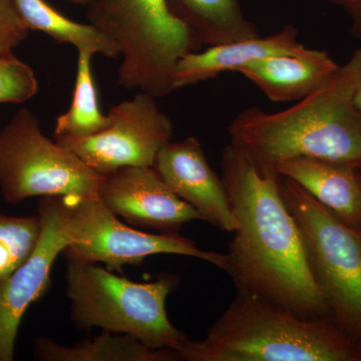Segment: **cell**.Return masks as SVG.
I'll return each instance as SVG.
<instances>
[{
  "mask_svg": "<svg viewBox=\"0 0 361 361\" xmlns=\"http://www.w3.org/2000/svg\"><path fill=\"white\" fill-rule=\"evenodd\" d=\"M222 180L237 221L226 273L237 289L303 317L332 316L311 272L302 236L280 191V175L262 172L233 146L222 154Z\"/></svg>",
  "mask_w": 361,
  "mask_h": 361,
  "instance_id": "6da1fadb",
  "label": "cell"
},
{
  "mask_svg": "<svg viewBox=\"0 0 361 361\" xmlns=\"http://www.w3.org/2000/svg\"><path fill=\"white\" fill-rule=\"evenodd\" d=\"M353 90L355 70L348 59L326 85L286 110L242 111L228 128L230 144L262 172L277 174L280 164L299 158L361 169V111Z\"/></svg>",
  "mask_w": 361,
  "mask_h": 361,
  "instance_id": "7a4b0ae2",
  "label": "cell"
},
{
  "mask_svg": "<svg viewBox=\"0 0 361 361\" xmlns=\"http://www.w3.org/2000/svg\"><path fill=\"white\" fill-rule=\"evenodd\" d=\"M186 361H361V348L332 316L303 317L257 294L236 296L205 338H187Z\"/></svg>",
  "mask_w": 361,
  "mask_h": 361,
  "instance_id": "3957f363",
  "label": "cell"
},
{
  "mask_svg": "<svg viewBox=\"0 0 361 361\" xmlns=\"http://www.w3.org/2000/svg\"><path fill=\"white\" fill-rule=\"evenodd\" d=\"M87 6L90 25L118 45V84L125 89L169 96L178 61L203 47L167 0H94Z\"/></svg>",
  "mask_w": 361,
  "mask_h": 361,
  "instance_id": "277c9868",
  "label": "cell"
},
{
  "mask_svg": "<svg viewBox=\"0 0 361 361\" xmlns=\"http://www.w3.org/2000/svg\"><path fill=\"white\" fill-rule=\"evenodd\" d=\"M66 296L80 329L128 334L154 349L179 350L186 334L169 319L166 301L177 286L172 275L139 283L94 263L68 259Z\"/></svg>",
  "mask_w": 361,
  "mask_h": 361,
  "instance_id": "5b68a950",
  "label": "cell"
},
{
  "mask_svg": "<svg viewBox=\"0 0 361 361\" xmlns=\"http://www.w3.org/2000/svg\"><path fill=\"white\" fill-rule=\"evenodd\" d=\"M280 191L302 236L311 272L337 325L361 343V235L300 185L280 176Z\"/></svg>",
  "mask_w": 361,
  "mask_h": 361,
  "instance_id": "8992f818",
  "label": "cell"
},
{
  "mask_svg": "<svg viewBox=\"0 0 361 361\" xmlns=\"http://www.w3.org/2000/svg\"><path fill=\"white\" fill-rule=\"evenodd\" d=\"M104 177L45 137L39 118L27 108L0 130V190L8 203L32 197H96Z\"/></svg>",
  "mask_w": 361,
  "mask_h": 361,
  "instance_id": "52a82bcc",
  "label": "cell"
},
{
  "mask_svg": "<svg viewBox=\"0 0 361 361\" xmlns=\"http://www.w3.org/2000/svg\"><path fill=\"white\" fill-rule=\"evenodd\" d=\"M66 227L70 245L68 259L104 263L114 270L137 266L158 254H175L201 259L226 271V254L198 248L191 240L177 234H153L123 224L99 197L66 198Z\"/></svg>",
  "mask_w": 361,
  "mask_h": 361,
  "instance_id": "ba28073f",
  "label": "cell"
},
{
  "mask_svg": "<svg viewBox=\"0 0 361 361\" xmlns=\"http://www.w3.org/2000/svg\"><path fill=\"white\" fill-rule=\"evenodd\" d=\"M157 99L139 92L111 106V125L104 132L56 141L103 176L123 168H153L159 152L173 137L172 121L159 108Z\"/></svg>",
  "mask_w": 361,
  "mask_h": 361,
  "instance_id": "9c48e42d",
  "label": "cell"
},
{
  "mask_svg": "<svg viewBox=\"0 0 361 361\" xmlns=\"http://www.w3.org/2000/svg\"><path fill=\"white\" fill-rule=\"evenodd\" d=\"M65 197H42L39 216L42 234L25 262L0 280V361H13L23 315L47 290L52 266L70 245L66 227Z\"/></svg>",
  "mask_w": 361,
  "mask_h": 361,
  "instance_id": "30bf717a",
  "label": "cell"
},
{
  "mask_svg": "<svg viewBox=\"0 0 361 361\" xmlns=\"http://www.w3.org/2000/svg\"><path fill=\"white\" fill-rule=\"evenodd\" d=\"M97 197L130 224L165 234H177L187 223L204 221L152 167L123 168L104 176Z\"/></svg>",
  "mask_w": 361,
  "mask_h": 361,
  "instance_id": "8fae6325",
  "label": "cell"
},
{
  "mask_svg": "<svg viewBox=\"0 0 361 361\" xmlns=\"http://www.w3.org/2000/svg\"><path fill=\"white\" fill-rule=\"evenodd\" d=\"M153 169L177 196L200 213L205 222L226 232L235 231L237 221L224 182L209 165L196 137L169 142L157 155Z\"/></svg>",
  "mask_w": 361,
  "mask_h": 361,
  "instance_id": "7c38bea8",
  "label": "cell"
},
{
  "mask_svg": "<svg viewBox=\"0 0 361 361\" xmlns=\"http://www.w3.org/2000/svg\"><path fill=\"white\" fill-rule=\"evenodd\" d=\"M339 68L329 52L305 47L293 54L256 59L236 73L250 80L273 103H292L326 85Z\"/></svg>",
  "mask_w": 361,
  "mask_h": 361,
  "instance_id": "4fadbf2b",
  "label": "cell"
},
{
  "mask_svg": "<svg viewBox=\"0 0 361 361\" xmlns=\"http://www.w3.org/2000/svg\"><path fill=\"white\" fill-rule=\"evenodd\" d=\"M295 26L288 25L268 37H251L211 45L205 51H192L176 65L173 87L177 90L219 77L223 73H236L242 66L256 59L275 54H293L303 51Z\"/></svg>",
  "mask_w": 361,
  "mask_h": 361,
  "instance_id": "5bb4252c",
  "label": "cell"
},
{
  "mask_svg": "<svg viewBox=\"0 0 361 361\" xmlns=\"http://www.w3.org/2000/svg\"><path fill=\"white\" fill-rule=\"evenodd\" d=\"M276 172L300 185L337 219L361 235V169L299 158L280 164Z\"/></svg>",
  "mask_w": 361,
  "mask_h": 361,
  "instance_id": "9a60e30c",
  "label": "cell"
},
{
  "mask_svg": "<svg viewBox=\"0 0 361 361\" xmlns=\"http://www.w3.org/2000/svg\"><path fill=\"white\" fill-rule=\"evenodd\" d=\"M169 9L202 45L227 44L259 37L241 0H167Z\"/></svg>",
  "mask_w": 361,
  "mask_h": 361,
  "instance_id": "2e32d148",
  "label": "cell"
},
{
  "mask_svg": "<svg viewBox=\"0 0 361 361\" xmlns=\"http://www.w3.org/2000/svg\"><path fill=\"white\" fill-rule=\"evenodd\" d=\"M35 355L44 361H178L172 349H154L128 334L104 331L73 346L61 345L49 338L35 342Z\"/></svg>",
  "mask_w": 361,
  "mask_h": 361,
  "instance_id": "e0dca14e",
  "label": "cell"
},
{
  "mask_svg": "<svg viewBox=\"0 0 361 361\" xmlns=\"http://www.w3.org/2000/svg\"><path fill=\"white\" fill-rule=\"evenodd\" d=\"M14 4L30 30L44 32L59 44L73 45L78 51L111 59L120 54L115 42L94 25L70 20L45 0H14Z\"/></svg>",
  "mask_w": 361,
  "mask_h": 361,
  "instance_id": "ac0fdd59",
  "label": "cell"
},
{
  "mask_svg": "<svg viewBox=\"0 0 361 361\" xmlns=\"http://www.w3.org/2000/svg\"><path fill=\"white\" fill-rule=\"evenodd\" d=\"M75 90L70 109L56 118L54 139H78L92 137L108 129L111 116L99 109L97 90L92 73L90 52L78 51Z\"/></svg>",
  "mask_w": 361,
  "mask_h": 361,
  "instance_id": "d6986e66",
  "label": "cell"
},
{
  "mask_svg": "<svg viewBox=\"0 0 361 361\" xmlns=\"http://www.w3.org/2000/svg\"><path fill=\"white\" fill-rule=\"evenodd\" d=\"M42 234L39 214L13 217L0 213V280L11 274L30 257Z\"/></svg>",
  "mask_w": 361,
  "mask_h": 361,
  "instance_id": "ffe728a7",
  "label": "cell"
},
{
  "mask_svg": "<svg viewBox=\"0 0 361 361\" xmlns=\"http://www.w3.org/2000/svg\"><path fill=\"white\" fill-rule=\"evenodd\" d=\"M39 92L35 71L14 54L0 56V104H23Z\"/></svg>",
  "mask_w": 361,
  "mask_h": 361,
  "instance_id": "44dd1931",
  "label": "cell"
},
{
  "mask_svg": "<svg viewBox=\"0 0 361 361\" xmlns=\"http://www.w3.org/2000/svg\"><path fill=\"white\" fill-rule=\"evenodd\" d=\"M28 33L14 0H0V56L13 54V49L27 39Z\"/></svg>",
  "mask_w": 361,
  "mask_h": 361,
  "instance_id": "7402d4cb",
  "label": "cell"
},
{
  "mask_svg": "<svg viewBox=\"0 0 361 361\" xmlns=\"http://www.w3.org/2000/svg\"><path fill=\"white\" fill-rule=\"evenodd\" d=\"M341 7L350 20L351 33L353 37H361V0H330Z\"/></svg>",
  "mask_w": 361,
  "mask_h": 361,
  "instance_id": "603a6c76",
  "label": "cell"
},
{
  "mask_svg": "<svg viewBox=\"0 0 361 361\" xmlns=\"http://www.w3.org/2000/svg\"><path fill=\"white\" fill-rule=\"evenodd\" d=\"M355 70V90H353V99L358 110L361 111V49L355 51L349 59Z\"/></svg>",
  "mask_w": 361,
  "mask_h": 361,
  "instance_id": "cb8c5ba5",
  "label": "cell"
},
{
  "mask_svg": "<svg viewBox=\"0 0 361 361\" xmlns=\"http://www.w3.org/2000/svg\"><path fill=\"white\" fill-rule=\"evenodd\" d=\"M71 1L75 2V4H82V6H89L90 2L94 1V0H71Z\"/></svg>",
  "mask_w": 361,
  "mask_h": 361,
  "instance_id": "d4e9b609",
  "label": "cell"
},
{
  "mask_svg": "<svg viewBox=\"0 0 361 361\" xmlns=\"http://www.w3.org/2000/svg\"><path fill=\"white\" fill-rule=\"evenodd\" d=\"M360 348H361V343H360Z\"/></svg>",
  "mask_w": 361,
  "mask_h": 361,
  "instance_id": "484cf974",
  "label": "cell"
}]
</instances>
